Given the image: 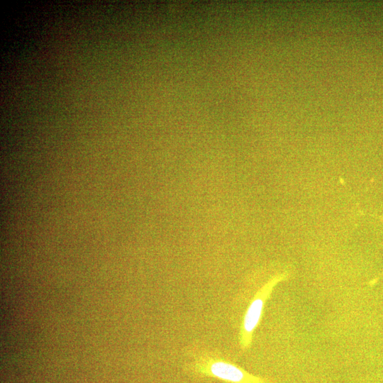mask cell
<instances>
[{
    "instance_id": "cell-2",
    "label": "cell",
    "mask_w": 383,
    "mask_h": 383,
    "mask_svg": "<svg viewBox=\"0 0 383 383\" xmlns=\"http://www.w3.org/2000/svg\"><path fill=\"white\" fill-rule=\"evenodd\" d=\"M277 281L274 279L264 285L255 294L244 314L239 332V343L243 350L251 345L252 334L260 321L265 304Z\"/></svg>"
},
{
    "instance_id": "cell-1",
    "label": "cell",
    "mask_w": 383,
    "mask_h": 383,
    "mask_svg": "<svg viewBox=\"0 0 383 383\" xmlns=\"http://www.w3.org/2000/svg\"><path fill=\"white\" fill-rule=\"evenodd\" d=\"M187 370L197 377H213L227 383H271L209 352H201L194 357L187 365Z\"/></svg>"
}]
</instances>
